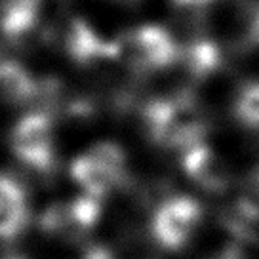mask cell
Wrapping results in <instances>:
<instances>
[{"mask_svg": "<svg viewBox=\"0 0 259 259\" xmlns=\"http://www.w3.org/2000/svg\"><path fill=\"white\" fill-rule=\"evenodd\" d=\"M38 94V82L23 65L14 59H0V103L27 105Z\"/></svg>", "mask_w": 259, "mask_h": 259, "instance_id": "cell-10", "label": "cell"}, {"mask_svg": "<svg viewBox=\"0 0 259 259\" xmlns=\"http://www.w3.org/2000/svg\"><path fill=\"white\" fill-rule=\"evenodd\" d=\"M69 176L82 193L99 200L113 196L132 183L128 154L114 141H97L74 156Z\"/></svg>", "mask_w": 259, "mask_h": 259, "instance_id": "cell-2", "label": "cell"}, {"mask_svg": "<svg viewBox=\"0 0 259 259\" xmlns=\"http://www.w3.org/2000/svg\"><path fill=\"white\" fill-rule=\"evenodd\" d=\"M42 0H0V34L21 38L34 29Z\"/></svg>", "mask_w": 259, "mask_h": 259, "instance_id": "cell-12", "label": "cell"}, {"mask_svg": "<svg viewBox=\"0 0 259 259\" xmlns=\"http://www.w3.org/2000/svg\"><path fill=\"white\" fill-rule=\"evenodd\" d=\"M29 196L14 176L0 171V240L14 242L29 225Z\"/></svg>", "mask_w": 259, "mask_h": 259, "instance_id": "cell-9", "label": "cell"}, {"mask_svg": "<svg viewBox=\"0 0 259 259\" xmlns=\"http://www.w3.org/2000/svg\"><path fill=\"white\" fill-rule=\"evenodd\" d=\"M120 63L134 74H154L181 61L183 50L168 29L160 25H139L118 38Z\"/></svg>", "mask_w": 259, "mask_h": 259, "instance_id": "cell-4", "label": "cell"}, {"mask_svg": "<svg viewBox=\"0 0 259 259\" xmlns=\"http://www.w3.org/2000/svg\"><path fill=\"white\" fill-rule=\"evenodd\" d=\"M174 10L194 23H202L215 0H168Z\"/></svg>", "mask_w": 259, "mask_h": 259, "instance_id": "cell-14", "label": "cell"}, {"mask_svg": "<svg viewBox=\"0 0 259 259\" xmlns=\"http://www.w3.org/2000/svg\"><path fill=\"white\" fill-rule=\"evenodd\" d=\"M185 73L193 82H204L211 78L223 65V50L211 38H196L191 42L181 56Z\"/></svg>", "mask_w": 259, "mask_h": 259, "instance_id": "cell-11", "label": "cell"}, {"mask_svg": "<svg viewBox=\"0 0 259 259\" xmlns=\"http://www.w3.org/2000/svg\"><path fill=\"white\" fill-rule=\"evenodd\" d=\"M204 221V208L189 194L162 198L149 219L151 238L166 251H181L193 242Z\"/></svg>", "mask_w": 259, "mask_h": 259, "instance_id": "cell-5", "label": "cell"}, {"mask_svg": "<svg viewBox=\"0 0 259 259\" xmlns=\"http://www.w3.org/2000/svg\"><path fill=\"white\" fill-rule=\"evenodd\" d=\"M103 206L99 198L82 193L69 200L50 204L40 213L38 227L44 235L67 244L82 242L99 225Z\"/></svg>", "mask_w": 259, "mask_h": 259, "instance_id": "cell-6", "label": "cell"}, {"mask_svg": "<svg viewBox=\"0 0 259 259\" xmlns=\"http://www.w3.org/2000/svg\"><path fill=\"white\" fill-rule=\"evenodd\" d=\"M181 170L194 185L210 194H223L236 183L235 171L225 156L204 141L181 153Z\"/></svg>", "mask_w": 259, "mask_h": 259, "instance_id": "cell-7", "label": "cell"}, {"mask_svg": "<svg viewBox=\"0 0 259 259\" xmlns=\"http://www.w3.org/2000/svg\"><path fill=\"white\" fill-rule=\"evenodd\" d=\"M141 124L154 145L178 153L202 143L208 134L206 114L191 92L151 99L141 109Z\"/></svg>", "mask_w": 259, "mask_h": 259, "instance_id": "cell-1", "label": "cell"}, {"mask_svg": "<svg viewBox=\"0 0 259 259\" xmlns=\"http://www.w3.org/2000/svg\"><path fill=\"white\" fill-rule=\"evenodd\" d=\"M233 114L242 126L259 130V82H248L236 92Z\"/></svg>", "mask_w": 259, "mask_h": 259, "instance_id": "cell-13", "label": "cell"}, {"mask_svg": "<svg viewBox=\"0 0 259 259\" xmlns=\"http://www.w3.org/2000/svg\"><path fill=\"white\" fill-rule=\"evenodd\" d=\"M10 149L27 170L52 176L57 170L54 116L44 109L23 114L10 132Z\"/></svg>", "mask_w": 259, "mask_h": 259, "instance_id": "cell-3", "label": "cell"}, {"mask_svg": "<svg viewBox=\"0 0 259 259\" xmlns=\"http://www.w3.org/2000/svg\"><path fill=\"white\" fill-rule=\"evenodd\" d=\"M124 2H134V0H124Z\"/></svg>", "mask_w": 259, "mask_h": 259, "instance_id": "cell-15", "label": "cell"}, {"mask_svg": "<svg viewBox=\"0 0 259 259\" xmlns=\"http://www.w3.org/2000/svg\"><path fill=\"white\" fill-rule=\"evenodd\" d=\"M63 50L69 59L80 67H96L107 61H120L118 40H105L80 17L71 19L65 27Z\"/></svg>", "mask_w": 259, "mask_h": 259, "instance_id": "cell-8", "label": "cell"}]
</instances>
